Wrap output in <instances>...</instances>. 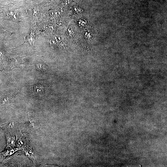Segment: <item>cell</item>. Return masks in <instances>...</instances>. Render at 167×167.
Returning <instances> with one entry per match:
<instances>
[{"mask_svg": "<svg viewBox=\"0 0 167 167\" xmlns=\"http://www.w3.org/2000/svg\"><path fill=\"white\" fill-rule=\"evenodd\" d=\"M165 0V1H167V0Z\"/></svg>", "mask_w": 167, "mask_h": 167, "instance_id": "4", "label": "cell"}, {"mask_svg": "<svg viewBox=\"0 0 167 167\" xmlns=\"http://www.w3.org/2000/svg\"><path fill=\"white\" fill-rule=\"evenodd\" d=\"M43 88L40 84H36L33 87L34 91L36 93H41L44 91Z\"/></svg>", "mask_w": 167, "mask_h": 167, "instance_id": "1", "label": "cell"}, {"mask_svg": "<svg viewBox=\"0 0 167 167\" xmlns=\"http://www.w3.org/2000/svg\"><path fill=\"white\" fill-rule=\"evenodd\" d=\"M0 27H1L0 25ZM1 27L3 28L2 27Z\"/></svg>", "mask_w": 167, "mask_h": 167, "instance_id": "3", "label": "cell"}, {"mask_svg": "<svg viewBox=\"0 0 167 167\" xmlns=\"http://www.w3.org/2000/svg\"><path fill=\"white\" fill-rule=\"evenodd\" d=\"M36 66L39 70L41 71H46L45 66L42 63H38L36 65Z\"/></svg>", "mask_w": 167, "mask_h": 167, "instance_id": "2", "label": "cell"}]
</instances>
